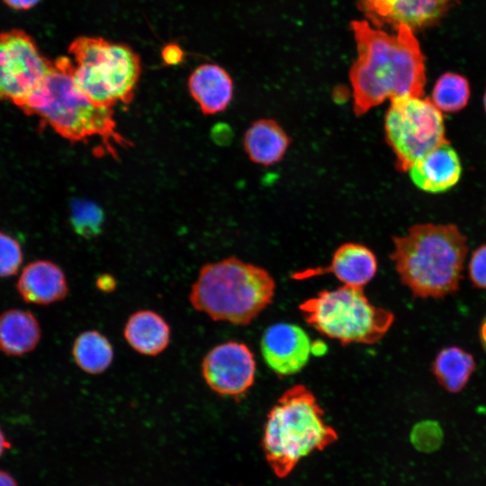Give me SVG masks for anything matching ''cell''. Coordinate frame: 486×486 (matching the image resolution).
<instances>
[{"label": "cell", "mask_w": 486, "mask_h": 486, "mask_svg": "<svg viewBox=\"0 0 486 486\" xmlns=\"http://www.w3.org/2000/svg\"><path fill=\"white\" fill-rule=\"evenodd\" d=\"M442 438L443 435L440 427L431 421L416 424L410 434L412 445L423 452L436 450L441 445Z\"/></svg>", "instance_id": "obj_25"}, {"label": "cell", "mask_w": 486, "mask_h": 486, "mask_svg": "<svg viewBox=\"0 0 486 486\" xmlns=\"http://www.w3.org/2000/svg\"><path fill=\"white\" fill-rule=\"evenodd\" d=\"M52 61L20 29L0 32V101L21 108L49 73Z\"/></svg>", "instance_id": "obj_9"}, {"label": "cell", "mask_w": 486, "mask_h": 486, "mask_svg": "<svg viewBox=\"0 0 486 486\" xmlns=\"http://www.w3.org/2000/svg\"><path fill=\"white\" fill-rule=\"evenodd\" d=\"M468 276L474 287L486 291V244L472 252L468 264Z\"/></svg>", "instance_id": "obj_26"}, {"label": "cell", "mask_w": 486, "mask_h": 486, "mask_svg": "<svg viewBox=\"0 0 486 486\" xmlns=\"http://www.w3.org/2000/svg\"><path fill=\"white\" fill-rule=\"evenodd\" d=\"M162 58L167 65H177L183 60L184 52L176 44H167L162 50Z\"/></svg>", "instance_id": "obj_27"}, {"label": "cell", "mask_w": 486, "mask_h": 486, "mask_svg": "<svg viewBox=\"0 0 486 486\" xmlns=\"http://www.w3.org/2000/svg\"><path fill=\"white\" fill-rule=\"evenodd\" d=\"M392 240L390 258L413 297L443 299L459 290L468 244L457 226L415 224Z\"/></svg>", "instance_id": "obj_2"}, {"label": "cell", "mask_w": 486, "mask_h": 486, "mask_svg": "<svg viewBox=\"0 0 486 486\" xmlns=\"http://www.w3.org/2000/svg\"><path fill=\"white\" fill-rule=\"evenodd\" d=\"M0 486H17V484L9 473L0 470Z\"/></svg>", "instance_id": "obj_31"}, {"label": "cell", "mask_w": 486, "mask_h": 486, "mask_svg": "<svg viewBox=\"0 0 486 486\" xmlns=\"http://www.w3.org/2000/svg\"><path fill=\"white\" fill-rule=\"evenodd\" d=\"M192 97L206 115L224 111L233 97V82L229 73L216 64H202L188 79Z\"/></svg>", "instance_id": "obj_16"}, {"label": "cell", "mask_w": 486, "mask_h": 486, "mask_svg": "<svg viewBox=\"0 0 486 486\" xmlns=\"http://www.w3.org/2000/svg\"><path fill=\"white\" fill-rule=\"evenodd\" d=\"M74 62L59 57L21 109L35 115L72 142L99 138L105 151L116 156V146L130 143L116 128L113 108L93 103L76 86L73 76Z\"/></svg>", "instance_id": "obj_3"}, {"label": "cell", "mask_w": 486, "mask_h": 486, "mask_svg": "<svg viewBox=\"0 0 486 486\" xmlns=\"http://www.w3.org/2000/svg\"><path fill=\"white\" fill-rule=\"evenodd\" d=\"M274 291L267 270L231 256L200 269L189 301L212 320L248 325L273 302Z\"/></svg>", "instance_id": "obj_5"}, {"label": "cell", "mask_w": 486, "mask_h": 486, "mask_svg": "<svg viewBox=\"0 0 486 486\" xmlns=\"http://www.w3.org/2000/svg\"><path fill=\"white\" fill-rule=\"evenodd\" d=\"M11 9L27 11L36 6L40 0H2Z\"/></svg>", "instance_id": "obj_28"}, {"label": "cell", "mask_w": 486, "mask_h": 486, "mask_svg": "<svg viewBox=\"0 0 486 486\" xmlns=\"http://www.w3.org/2000/svg\"><path fill=\"white\" fill-rule=\"evenodd\" d=\"M377 269L376 256L368 247L360 243L347 242L335 250L328 266L297 271L292 273L291 277L301 281L333 274L344 285L364 287L373 280Z\"/></svg>", "instance_id": "obj_13"}, {"label": "cell", "mask_w": 486, "mask_h": 486, "mask_svg": "<svg viewBox=\"0 0 486 486\" xmlns=\"http://www.w3.org/2000/svg\"><path fill=\"white\" fill-rule=\"evenodd\" d=\"M96 286L104 292H110L115 289L116 282L112 275L102 274L96 280Z\"/></svg>", "instance_id": "obj_29"}, {"label": "cell", "mask_w": 486, "mask_h": 486, "mask_svg": "<svg viewBox=\"0 0 486 486\" xmlns=\"http://www.w3.org/2000/svg\"><path fill=\"white\" fill-rule=\"evenodd\" d=\"M384 133L395 156V167L402 173L447 140L441 111L422 96L405 95L391 100L384 116Z\"/></svg>", "instance_id": "obj_8"}, {"label": "cell", "mask_w": 486, "mask_h": 486, "mask_svg": "<svg viewBox=\"0 0 486 486\" xmlns=\"http://www.w3.org/2000/svg\"><path fill=\"white\" fill-rule=\"evenodd\" d=\"M256 361L244 343L228 341L212 347L202 362V375L208 387L220 396L238 398L253 385Z\"/></svg>", "instance_id": "obj_10"}, {"label": "cell", "mask_w": 486, "mask_h": 486, "mask_svg": "<svg viewBox=\"0 0 486 486\" xmlns=\"http://www.w3.org/2000/svg\"><path fill=\"white\" fill-rule=\"evenodd\" d=\"M338 438L324 419V410L303 384L284 391L269 410L262 447L266 462L279 478L288 476L301 460L322 451Z\"/></svg>", "instance_id": "obj_4"}, {"label": "cell", "mask_w": 486, "mask_h": 486, "mask_svg": "<svg viewBox=\"0 0 486 486\" xmlns=\"http://www.w3.org/2000/svg\"><path fill=\"white\" fill-rule=\"evenodd\" d=\"M299 310L311 328L343 346L376 344L395 319L391 310L373 304L364 287L344 284L303 301Z\"/></svg>", "instance_id": "obj_6"}, {"label": "cell", "mask_w": 486, "mask_h": 486, "mask_svg": "<svg viewBox=\"0 0 486 486\" xmlns=\"http://www.w3.org/2000/svg\"><path fill=\"white\" fill-rule=\"evenodd\" d=\"M22 262L20 243L11 235L0 231V277L14 274Z\"/></svg>", "instance_id": "obj_24"}, {"label": "cell", "mask_w": 486, "mask_h": 486, "mask_svg": "<svg viewBox=\"0 0 486 486\" xmlns=\"http://www.w3.org/2000/svg\"><path fill=\"white\" fill-rule=\"evenodd\" d=\"M260 348L268 367L278 376H288L299 373L306 365L311 343L301 327L275 323L265 330Z\"/></svg>", "instance_id": "obj_11"}, {"label": "cell", "mask_w": 486, "mask_h": 486, "mask_svg": "<svg viewBox=\"0 0 486 486\" xmlns=\"http://www.w3.org/2000/svg\"><path fill=\"white\" fill-rule=\"evenodd\" d=\"M40 338L37 319L29 311L9 310L0 316V350L11 356L31 352Z\"/></svg>", "instance_id": "obj_19"}, {"label": "cell", "mask_w": 486, "mask_h": 486, "mask_svg": "<svg viewBox=\"0 0 486 486\" xmlns=\"http://www.w3.org/2000/svg\"><path fill=\"white\" fill-rule=\"evenodd\" d=\"M72 356L82 371L89 374H100L112 364L114 351L104 334L98 330H86L74 340Z\"/></svg>", "instance_id": "obj_21"}, {"label": "cell", "mask_w": 486, "mask_h": 486, "mask_svg": "<svg viewBox=\"0 0 486 486\" xmlns=\"http://www.w3.org/2000/svg\"><path fill=\"white\" fill-rule=\"evenodd\" d=\"M480 343L486 353V315L483 317L479 328Z\"/></svg>", "instance_id": "obj_30"}, {"label": "cell", "mask_w": 486, "mask_h": 486, "mask_svg": "<svg viewBox=\"0 0 486 486\" xmlns=\"http://www.w3.org/2000/svg\"><path fill=\"white\" fill-rule=\"evenodd\" d=\"M449 0H356L359 9L375 25H406L412 31L437 21Z\"/></svg>", "instance_id": "obj_12"}, {"label": "cell", "mask_w": 486, "mask_h": 486, "mask_svg": "<svg viewBox=\"0 0 486 486\" xmlns=\"http://www.w3.org/2000/svg\"><path fill=\"white\" fill-rule=\"evenodd\" d=\"M483 105H484V110L486 112V91H485V94H484V96H483Z\"/></svg>", "instance_id": "obj_33"}, {"label": "cell", "mask_w": 486, "mask_h": 486, "mask_svg": "<svg viewBox=\"0 0 486 486\" xmlns=\"http://www.w3.org/2000/svg\"><path fill=\"white\" fill-rule=\"evenodd\" d=\"M68 52L75 59V83L93 103L113 108L118 102H131L141 66L130 47L100 37L81 36L71 42Z\"/></svg>", "instance_id": "obj_7"}, {"label": "cell", "mask_w": 486, "mask_h": 486, "mask_svg": "<svg viewBox=\"0 0 486 486\" xmlns=\"http://www.w3.org/2000/svg\"><path fill=\"white\" fill-rule=\"evenodd\" d=\"M9 446H10L9 442L6 440L4 435L0 429V456L7 448H9Z\"/></svg>", "instance_id": "obj_32"}, {"label": "cell", "mask_w": 486, "mask_h": 486, "mask_svg": "<svg viewBox=\"0 0 486 486\" xmlns=\"http://www.w3.org/2000/svg\"><path fill=\"white\" fill-rule=\"evenodd\" d=\"M408 172L418 188L430 194H440L459 182L462 164L456 150L446 140L417 160Z\"/></svg>", "instance_id": "obj_14"}, {"label": "cell", "mask_w": 486, "mask_h": 486, "mask_svg": "<svg viewBox=\"0 0 486 486\" xmlns=\"http://www.w3.org/2000/svg\"><path fill=\"white\" fill-rule=\"evenodd\" d=\"M290 143L288 134L273 119H259L254 122L246 130L243 140L248 158L265 166L281 161Z\"/></svg>", "instance_id": "obj_18"}, {"label": "cell", "mask_w": 486, "mask_h": 486, "mask_svg": "<svg viewBox=\"0 0 486 486\" xmlns=\"http://www.w3.org/2000/svg\"><path fill=\"white\" fill-rule=\"evenodd\" d=\"M475 368L473 356L455 346L442 348L431 364L437 383L451 393H458L466 387Z\"/></svg>", "instance_id": "obj_20"}, {"label": "cell", "mask_w": 486, "mask_h": 486, "mask_svg": "<svg viewBox=\"0 0 486 486\" xmlns=\"http://www.w3.org/2000/svg\"><path fill=\"white\" fill-rule=\"evenodd\" d=\"M123 337L139 354L156 356L168 346L171 330L166 320L158 312L140 310L128 318Z\"/></svg>", "instance_id": "obj_17"}, {"label": "cell", "mask_w": 486, "mask_h": 486, "mask_svg": "<svg viewBox=\"0 0 486 486\" xmlns=\"http://www.w3.org/2000/svg\"><path fill=\"white\" fill-rule=\"evenodd\" d=\"M351 29L357 49L349 71L356 116L387 99L423 95L424 57L410 28L399 25L396 34H389L371 27L366 21H353Z\"/></svg>", "instance_id": "obj_1"}, {"label": "cell", "mask_w": 486, "mask_h": 486, "mask_svg": "<svg viewBox=\"0 0 486 486\" xmlns=\"http://www.w3.org/2000/svg\"><path fill=\"white\" fill-rule=\"evenodd\" d=\"M70 208L71 224L78 235L90 238L100 233L104 214L95 202L85 199H75Z\"/></svg>", "instance_id": "obj_23"}, {"label": "cell", "mask_w": 486, "mask_h": 486, "mask_svg": "<svg viewBox=\"0 0 486 486\" xmlns=\"http://www.w3.org/2000/svg\"><path fill=\"white\" fill-rule=\"evenodd\" d=\"M470 94L468 80L459 74L447 72L436 80L432 91V103L440 111L456 112L467 105Z\"/></svg>", "instance_id": "obj_22"}, {"label": "cell", "mask_w": 486, "mask_h": 486, "mask_svg": "<svg viewBox=\"0 0 486 486\" xmlns=\"http://www.w3.org/2000/svg\"><path fill=\"white\" fill-rule=\"evenodd\" d=\"M17 289L30 303L48 305L63 300L68 291L67 278L58 266L49 260L29 263L21 272Z\"/></svg>", "instance_id": "obj_15"}]
</instances>
